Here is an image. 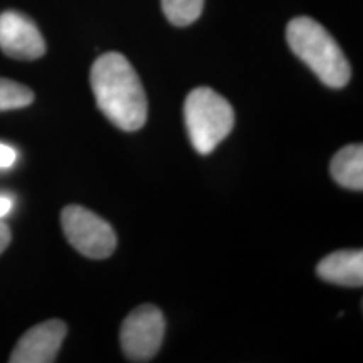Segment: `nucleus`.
I'll return each instance as SVG.
<instances>
[{
	"label": "nucleus",
	"mask_w": 363,
	"mask_h": 363,
	"mask_svg": "<svg viewBox=\"0 0 363 363\" xmlns=\"http://www.w3.org/2000/svg\"><path fill=\"white\" fill-rule=\"evenodd\" d=\"M331 177L342 187L352 190L363 189V147L348 145L333 157L330 167Z\"/></svg>",
	"instance_id": "nucleus-9"
},
{
	"label": "nucleus",
	"mask_w": 363,
	"mask_h": 363,
	"mask_svg": "<svg viewBox=\"0 0 363 363\" xmlns=\"http://www.w3.org/2000/svg\"><path fill=\"white\" fill-rule=\"evenodd\" d=\"M9 244H11V229L6 222L0 220V254L6 251Z\"/></svg>",
	"instance_id": "nucleus-13"
},
{
	"label": "nucleus",
	"mask_w": 363,
	"mask_h": 363,
	"mask_svg": "<svg viewBox=\"0 0 363 363\" xmlns=\"http://www.w3.org/2000/svg\"><path fill=\"white\" fill-rule=\"evenodd\" d=\"M34 101V93L16 81L0 78V111L19 110Z\"/></svg>",
	"instance_id": "nucleus-11"
},
{
	"label": "nucleus",
	"mask_w": 363,
	"mask_h": 363,
	"mask_svg": "<svg viewBox=\"0 0 363 363\" xmlns=\"http://www.w3.org/2000/svg\"><path fill=\"white\" fill-rule=\"evenodd\" d=\"M0 49L12 59L34 61L45 54V40L29 17L7 11L0 13Z\"/></svg>",
	"instance_id": "nucleus-6"
},
{
	"label": "nucleus",
	"mask_w": 363,
	"mask_h": 363,
	"mask_svg": "<svg viewBox=\"0 0 363 363\" xmlns=\"http://www.w3.org/2000/svg\"><path fill=\"white\" fill-rule=\"evenodd\" d=\"M91 88L98 108L123 131L143 128L148 103L135 67L120 52L99 56L91 67Z\"/></svg>",
	"instance_id": "nucleus-1"
},
{
	"label": "nucleus",
	"mask_w": 363,
	"mask_h": 363,
	"mask_svg": "<svg viewBox=\"0 0 363 363\" xmlns=\"http://www.w3.org/2000/svg\"><path fill=\"white\" fill-rule=\"evenodd\" d=\"M67 333L66 323L49 320L27 330L13 348L11 363H51L56 360Z\"/></svg>",
	"instance_id": "nucleus-7"
},
{
	"label": "nucleus",
	"mask_w": 363,
	"mask_h": 363,
	"mask_svg": "<svg viewBox=\"0 0 363 363\" xmlns=\"http://www.w3.org/2000/svg\"><path fill=\"white\" fill-rule=\"evenodd\" d=\"M289 48L328 88H343L352 78V67L337 40L311 17H294L286 27Z\"/></svg>",
	"instance_id": "nucleus-2"
},
{
	"label": "nucleus",
	"mask_w": 363,
	"mask_h": 363,
	"mask_svg": "<svg viewBox=\"0 0 363 363\" xmlns=\"http://www.w3.org/2000/svg\"><path fill=\"white\" fill-rule=\"evenodd\" d=\"M165 337V318L153 305H142L121 325V348L130 362H150L160 350Z\"/></svg>",
	"instance_id": "nucleus-5"
},
{
	"label": "nucleus",
	"mask_w": 363,
	"mask_h": 363,
	"mask_svg": "<svg viewBox=\"0 0 363 363\" xmlns=\"http://www.w3.org/2000/svg\"><path fill=\"white\" fill-rule=\"evenodd\" d=\"M184 118L192 147L208 155L234 128L235 115L230 103L214 89L195 88L185 99Z\"/></svg>",
	"instance_id": "nucleus-3"
},
{
	"label": "nucleus",
	"mask_w": 363,
	"mask_h": 363,
	"mask_svg": "<svg viewBox=\"0 0 363 363\" xmlns=\"http://www.w3.org/2000/svg\"><path fill=\"white\" fill-rule=\"evenodd\" d=\"M67 240L89 259H106L116 249V234L101 217L81 206H67L61 214Z\"/></svg>",
	"instance_id": "nucleus-4"
},
{
	"label": "nucleus",
	"mask_w": 363,
	"mask_h": 363,
	"mask_svg": "<svg viewBox=\"0 0 363 363\" xmlns=\"http://www.w3.org/2000/svg\"><path fill=\"white\" fill-rule=\"evenodd\" d=\"M206 0H162V9L170 24L187 27L202 16Z\"/></svg>",
	"instance_id": "nucleus-10"
},
{
	"label": "nucleus",
	"mask_w": 363,
	"mask_h": 363,
	"mask_svg": "<svg viewBox=\"0 0 363 363\" xmlns=\"http://www.w3.org/2000/svg\"><path fill=\"white\" fill-rule=\"evenodd\" d=\"M13 201L7 195H0V219H4L12 211Z\"/></svg>",
	"instance_id": "nucleus-14"
},
{
	"label": "nucleus",
	"mask_w": 363,
	"mask_h": 363,
	"mask_svg": "<svg viewBox=\"0 0 363 363\" xmlns=\"http://www.w3.org/2000/svg\"><path fill=\"white\" fill-rule=\"evenodd\" d=\"M17 162V152L11 145L0 143V169H11Z\"/></svg>",
	"instance_id": "nucleus-12"
},
{
	"label": "nucleus",
	"mask_w": 363,
	"mask_h": 363,
	"mask_svg": "<svg viewBox=\"0 0 363 363\" xmlns=\"http://www.w3.org/2000/svg\"><path fill=\"white\" fill-rule=\"evenodd\" d=\"M316 272L326 283L360 288L363 284V252L360 249L331 252L320 261Z\"/></svg>",
	"instance_id": "nucleus-8"
}]
</instances>
